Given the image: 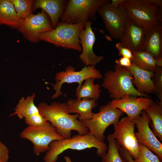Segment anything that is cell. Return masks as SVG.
I'll use <instances>...</instances> for the list:
<instances>
[{"mask_svg":"<svg viewBox=\"0 0 162 162\" xmlns=\"http://www.w3.org/2000/svg\"><path fill=\"white\" fill-rule=\"evenodd\" d=\"M133 58L131 61L133 63L142 69L154 72L158 67L157 59L149 53L144 51L132 52Z\"/></svg>","mask_w":162,"mask_h":162,"instance_id":"obj_24","label":"cell"},{"mask_svg":"<svg viewBox=\"0 0 162 162\" xmlns=\"http://www.w3.org/2000/svg\"><path fill=\"white\" fill-rule=\"evenodd\" d=\"M124 5L128 17L146 28L161 25L162 7L153 5L148 0H126Z\"/></svg>","mask_w":162,"mask_h":162,"instance_id":"obj_6","label":"cell"},{"mask_svg":"<svg viewBox=\"0 0 162 162\" xmlns=\"http://www.w3.org/2000/svg\"><path fill=\"white\" fill-rule=\"evenodd\" d=\"M18 15L24 20L32 14L33 0H9Z\"/></svg>","mask_w":162,"mask_h":162,"instance_id":"obj_27","label":"cell"},{"mask_svg":"<svg viewBox=\"0 0 162 162\" xmlns=\"http://www.w3.org/2000/svg\"><path fill=\"white\" fill-rule=\"evenodd\" d=\"M94 148L97 154L101 157L107 151L106 143L99 140L89 132L84 135H76L69 139L55 140L49 144V148L44 155V162H56L58 156L68 149L80 150Z\"/></svg>","mask_w":162,"mask_h":162,"instance_id":"obj_2","label":"cell"},{"mask_svg":"<svg viewBox=\"0 0 162 162\" xmlns=\"http://www.w3.org/2000/svg\"><path fill=\"white\" fill-rule=\"evenodd\" d=\"M24 119L26 123L28 126H43L49 122L40 112L26 116Z\"/></svg>","mask_w":162,"mask_h":162,"instance_id":"obj_30","label":"cell"},{"mask_svg":"<svg viewBox=\"0 0 162 162\" xmlns=\"http://www.w3.org/2000/svg\"><path fill=\"white\" fill-rule=\"evenodd\" d=\"M139 143V155L138 158L134 160L135 162H162L158 157L146 146Z\"/></svg>","mask_w":162,"mask_h":162,"instance_id":"obj_28","label":"cell"},{"mask_svg":"<svg viewBox=\"0 0 162 162\" xmlns=\"http://www.w3.org/2000/svg\"><path fill=\"white\" fill-rule=\"evenodd\" d=\"M143 51L155 58H162V26L158 25L146 28Z\"/></svg>","mask_w":162,"mask_h":162,"instance_id":"obj_19","label":"cell"},{"mask_svg":"<svg viewBox=\"0 0 162 162\" xmlns=\"http://www.w3.org/2000/svg\"><path fill=\"white\" fill-rule=\"evenodd\" d=\"M116 47L118 51L119 56L130 59L132 58V52L129 49L123 46L120 42L116 44Z\"/></svg>","mask_w":162,"mask_h":162,"instance_id":"obj_31","label":"cell"},{"mask_svg":"<svg viewBox=\"0 0 162 162\" xmlns=\"http://www.w3.org/2000/svg\"><path fill=\"white\" fill-rule=\"evenodd\" d=\"M97 13L101 17L110 35L114 39H120L128 17L124 4L115 7L109 2L100 7Z\"/></svg>","mask_w":162,"mask_h":162,"instance_id":"obj_10","label":"cell"},{"mask_svg":"<svg viewBox=\"0 0 162 162\" xmlns=\"http://www.w3.org/2000/svg\"><path fill=\"white\" fill-rule=\"evenodd\" d=\"M133 121L137 128L135 134L138 143L145 146L154 152L162 162V144L151 129L149 126L151 120L145 110Z\"/></svg>","mask_w":162,"mask_h":162,"instance_id":"obj_13","label":"cell"},{"mask_svg":"<svg viewBox=\"0 0 162 162\" xmlns=\"http://www.w3.org/2000/svg\"><path fill=\"white\" fill-rule=\"evenodd\" d=\"M35 96V94L33 93L26 98L22 97L14 109V112L10 115L9 116L16 115L20 119H22L26 116L39 113L38 107L34 103Z\"/></svg>","mask_w":162,"mask_h":162,"instance_id":"obj_23","label":"cell"},{"mask_svg":"<svg viewBox=\"0 0 162 162\" xmlns=\"http://www.w3.org/2000/svg\"><path fill=\"white\" fill-rule=\"evenodd\" d=\"M126 68L133 77L132 83L139 92L146 94L153 93L154 86L152 78L154 72L141 69L133 63Z\"/></svg>","mask_w":162,"mask_h":162,"instance_id":"obj_18","label":"cell"},{"mask_svg":"<svg viewBox=\"0 0 162 162\" xmlns=\"http://www.w3.org/2000/svg\"><path fill=\"white\" fill-rule=\"evenodd\" d=\"M75 70L74 67L69 66L64 71L56 73L55 83L51 84L55 91L52 96V99L57 98L62 94L61 89L64 83L77 82L78 86L76 88H79L82 86L83 82L88 78H93L95 79H99L102 78L100 71L94 65L85 66L80 71Z\"/></svg>","mask_w":162,"mask_h":162,"instance_id":"obj_9","label":"cell"},{"mask_svg":"<svg viewBox=\"0 0 162 162\" xmlns=\"http://www.w3.org/2000/svg\"><path fill=\"white\" fill-rule=\"evenodd\" d=\"M115 62L119 66L125 68L129 67L132 63L130 58L124 57L116 59Z\"/></svg>","mask_w":162,"mask_h":162,"instance_id":"obj_33","label":"cell"},{"mask_svg":"<svg viewBox=\"0 0 162 162\" xmlns=\"http://www.w3.org/2000/svg\"><path fill=\"white\" fill-rule=\"evenodd\" d=\"M115 68L105 74L102 85L111 98L118 99L127 95L150 98L148 94L140 92L134 87L132 76L125 68L116 64Z\"/></svg>","mask_w":162,"mask_h":162,"instance_id":"obj_3","label":"cell"},{"mask_svg":"<svg viewBox=\"0 0 162 162\" xmlns=\"http://www.w3.org/2000/svg\"><path fill=\"white\" fill-rule=\"evenodd\" d=\"M119 151L121 155L127 162H135L133 158L126 149L120 147Z\"/></svg>","mask_w":162,"mask_h":162,"instance_id":"obj_34","label":"cell"},{"mask_svg":"<svg viewBox=\"0 0 162 162\" xmlns=\"http://www.w3.org/2000/svg\"><path fill=\"white\" fill-rule=\"evenodd\" d=\"M92 24L91 21H88L85 28L81 30L79 36L82 51L79 58L86 66H95L104 58L103 56H97L94 52L93 47L96 38L92 30Z\"/></svg>","mask_w":162,"mask_h":162,"instance_id":"obj_15","label":"cell"},{"mask_svg":"<svg viewBox=\"0 0 162 162\" xmlns=\"http://www.w3.org/2000/svg\"><path fill=\"white\" fill-rule=\"evenodd\" d=\"M67 1L65 0H33L32 11L40 8L49 16L52 27L55 28L59 23V20L65 8Z\"/></svg>","mask_w":162,"mask_h":162,"instance_id":"obj_17","label":"cell"},{"mask_svg":"<svg viewBox=\"0 0 162 162\" xmlns=\"http://www.w3.org/2000/svg\"><path fill=\"white\" fill-rule=\"evenodd\" d=\"M126 0H112L110 4L113 6L117 7L123 4Z\"/></svg>","mask_w":162,"mask_h":162,"instance_id":"obj_35","label":"cell"},{"mask_svg":"<svg viewBox=\"0 0 162 162\" xmlns=\"http://www.w3.org/2000/svg\"><path fill=\"white\" fill-rule=\"evenodd\" d=\"M37 107L40 113L65 139L71 137L72 130L76 131L80 135L88 132V129L77 119L78 114L70 115L68 113L66 103L55 102L49 105L42 102L39 104Z\"/></svg>","mask_w":162,"mask_h":162,"instance_id":"obj_1","label":"cell"},{"mask_svg":"<svg viewBox=\"0 0 162 162\" xmlns=\"http://www.w3.org/2000/svg\"><path fill=\"white\" fill-rule=\"evenodd\" d=\"M95 80L93 78H88L80 88H76V95L77 99L88 98L96 101L98 100L101 90L99 84H94Z\"/></svg>","mask_w":162,"mask_h":162,"instance_id":"obj_25","label":"cell"},{"mask_svg":"<svg viewBox=\"0 0 162 162\" xmlns=\"http://www.w3.org/2000/svg\"><path fill=\"white\" fill-rule=\"evenodd\" d=\"M150 100L147 97L127 95L119 99H113L110 102L112 107L125 113L127 117L134 121L147 108Z\"/></svg>","mask_w":162,"mask_h":162,"instance_id":"obj_16","label":"cell"},{"mask_svg":"<svg viewBox=\"0 0 162 162\" xmlns=\"http://www.w3.org/2000/svg\"><path fill=\"white\" fill-rule=\"evenodd\" d=\"M124 113L121 110L112 107L109 102L100 107L98 112L93 113L90 118L79 121L99 140L104 142V134L106 128L109 125L118 122Z\"/></svg>","mask_w":162,"mask_h":162,"instance_id":"obj_7","label":"cell"},{"mask_svg":"<svg viewBox=\"0 0 162 162\" xmlns=\"http://www.w3.org/2000/svg\"><path fill=\"white\" fill-rule=\"evenodd\" d=\"M83 28V26L81 23H59L52 30L41 34L39 39L40 40L52 44L58 47L81 52L79 36Z\"/></svg>","mask_w":162,"mask_h":162,"instance_id":"obj_5","label":"cell"},{"mask_svg":"<svg viewBox=\"0 0 162 162\" xmlns=\"http://www.w3.org/2000/svg\"><path fill=\"white\" fill-rule=\"evenodd\" d=\"M66 162H72L70 158H68L66 160Z\"/></svg>","mask_w":162,"mask_h":162,"instance_id":"obj_37","label":"cell"},{"mask_svg":"<svg viewBox=\"0 0 162 162\" xmlns=\"http://www.w3.org/2000/svg\"><path fill=\"white\" fill-rule=\"evenodd\" d=\"M154 86V93L160 100L162 101V68L157 67L154 72L152 78Z\"/></svg>","mask_w":162,"mask_h":162,"instance_id":"obj_29","label":"cell"},{"mask_svg":"<svg viewBox=\"0 0 162 162\" xmlns=\"http://www.w3.org/2000/svg\"><path fill=\"white\" fill-rule=\"evenodd\" d=\"M20 136L32 142L34 152L37 156L47 151L52 141L64 139L49 122L43 126H28L20 133Z\"/></svg>","mask_w":162,"mask_h":162,"instance_id":"obj_8","label":"cell"},{"mask_svg":"<svg viewBox=\"0 0 162 162\" xmlns=\"http://www.w3.org/2000/svg\"><path fill=\"white\" fill-rule=\"evenodd\" d=\"M9 152L7 147L0 140V162H8Z\"/></svg>","mask_w":162,"mask_h":162,"instance_id":"obj_32","label":"cell"},{"mask_svg":"<svg viewBox=\"0 0 162 162\" xmlns=\"http://www.w3.org/2000/svg\"><path fill=\"white\" fill-rule=\"evenodd\" d=\"M146 28L128 17L126 20L120 42L132 52L143 51Z\"/></svg>","mask_w":162,"mask_h":162,"instance_id":"obj_14","label":"cell"},{"mask_svg":"<svg viewBox=\"0 0 162 162\" xmlns=\"http://www.w3.org/2000/svg\"><path fill=\"white\" fill-rule=\"evenodd\" d=\"M152 4L158 8L162 7V0H148Z\"/></svg>","mask_w":162,"mask_h":162,"instance_id":"obj_36","label":"cell"},{"mask_svg":"<svg viewBox=\"0 0 162 162\" xmlns=\"http://www.w3.org/2000/svg\"><path fill=\"white\" fill-rule=\"evenodd\" d=\"M23 20L17 14L9 0H0V25L18 29Z\"/></svg>","mask_w":162,"mask_h":162,"instance_id":"obj_21","label":"cell"},{"mask_svg":"<svg viewBox=\"0 0 162 162\" xmlns=\"http://www.w3.org/2000/svg\"><path fill=\"white\" fill-rule=\"evenodd\" d=\"M66 103L68 113L78 114L79 121L90 118L93 113L92 110L98 105L96 101L88 98H70Z\"/></svg>","mask_w":162,"mask_h":162,"instance_id":"obj_20","label":"cell"},{"mask_svg":"<svg viewBox=\"0 0 162 162\" xmlns=\"http://www.w3.org/2000/svg\"><path fill=\"white\" fill-rule=\"evenodd\" d=\"M151 120L150 124L152 132L162 141V101H154L151 99L148 107L145 110Z\"/></svg>","mask_w":162,"mask_h":162,"instance_id":"obj_22","label":"cell"},{"mask_svg":"<svg viewBox=\"0 0 162 162\" xmlns=\"http://www.w3.org/2000/svg\"><path fill=\"white\" fill-rule=\"evenodd\" d=\"M114 131L112 134L120 146L126 149L134 160L139 155V143L135 134V124L127 116L122 118L113 124Z\"/></svg>","mask_w":162,"mask_h":162,"instance_id":"obj_11","label":"cell"},{"mask_svg":"<svg viewBox=\"0 0 162 162\" xmlns=\"http://www.w3.org/2000/svg\"><path fill=\"white\" fill-rule=\"evenodd\" d=\"M108 150L101 157V162H127L121 155L119 149L120 146L113 137L112 134L107 136Z\"/></svg>","mask_w":162,"mask_h":162,"instance_id":"obj_26","label":"cell"},{"mask_svg":"<svg viewBox=\"0 0 162 162\" xmlns=\"http://www.w3.org/2000/svg\"><path fill=\"white\" fill-rule=\"evenodd\" d=\"M53 29L47 14L42 10L38 14H32L24 20L18 30L26 39L35 43L40 41L39 37L41 34Z\"/></svg>","mask_w":162,"mask_h":162,"instance_id":"obj_12","label":"cell"},{"mask_svg":"<svg viewBox=\"0 0 162 162\" xmlns=\"http://www.w3.org/2000/svg\"><path fill=\"white\" fill-rule=\"evenodd\" d=\"M109 2L108 0H69L67 2L59 23H81L84 28L89 20H96V13L99 7Z\"/></svg>","mask_w":162,"mask_h":162,"instance_id":"obj_4","label":"cell"}]
</instances>
